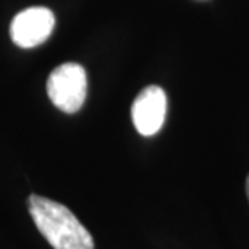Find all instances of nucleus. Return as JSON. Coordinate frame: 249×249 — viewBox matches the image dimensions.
Returning a JSON list of instances; mask_svg holds the SVG:
<instances>
[{
  "instance_id": "1",
  "label": "nucleus",
  "mask_w": 249,
  "mask_h": 249,
  "mask_svg": "<svg viewBox=\"0 0 249 249\" xmlns=\"http://www.w3.org/2000/svg\"><path fill=\"white\" fill-rule=\"evenodd\" d=\"M29 213L53 249H94L91 233L63 204L33 194L29 196Z\"/></svg>"
},
{
  "instance_id": "2",
  "label": "nucleus",
  "mask_w": 249,
  "mask_h": 249,
  "mask_svg": "<svg viewBox=\"0 0 249 249\" xmlns=\"http://www.w3.org/2000/svg\"><path fill=\"white\" fill-rule=\"evenodd\" d=\"M88 78L79 63H62L47 79L49 99L65 113H76L86 101Z\"/></svg>"
},
{
  "instance_id": "3",
  "label": "nucleus",
  "mask_w": 249,
  "mask_h": 249,
  "mask_svg": "<svg viewBox=\"0 0 249 249\" xmlns=\"http://www.w3.org/2000/svg\"><path fill=\"white\" fill-rule=\"evenodd\" d=\"M55 26V17L46 7H31L13 18L10 34L12 41L21 49H33L46 42Z\"/></svg>"
},
{
  "instance_id": "4",
  "label": "nucleus",
  "mask_w": 249,
  "mask_h": 249,
  "mask_svg": "<svg viewBox=\"0 0 249 249\" xmlns=\"http://www.w3.org/2000/svg\"><path fill=\"white\" fill-rule=\"evenodd\" d=\"M167 113V96L162 88L147 86L134 99L131 118L138 133L142 136H152L162 128Z\"/></svg>"
},
{
  "instance_id": "5",
  "label": "nucleus",
  "mask_w": 249,
  "mask_h": 249,
  "mask_svg": "<svg viewBox=\"0 0 249 249\" xmlns=\"http://www.w3.org/2000/svg\"><path fill=\"white\" fill-rule=\"evenodd\" d=\"M246 194H248V201H249V175L246 178Z\"/></svg>"
}]
</instances>
